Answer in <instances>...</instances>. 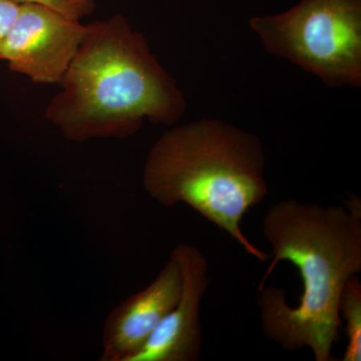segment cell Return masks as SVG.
I'll use <instances>...</instances> for the list:
<instances>
[{
  "label": "cell",
  "instance_id": "cell-8",
  "mask_svg": "<svg viewBox=\"0 0 361 361\" xmlns=\"http://www.w3.org/2000/svg\"><path fill=\"white\" fill-rule=\"evenodd\" d=\"M339 317L345 322L348 345L343 361L361 360V283L357 276L349 278L339 300Z\"/></svg>",
  "mask_w": 361,
  "mask_h": 361
},
{
  "label": "cell",
  "instance_id": "cell-4",
  "mask_svg": "<svg viewBox=\"0 0 361 361\" xmlns=\"http://www.w3.org/2000/svg\"><path fill=\"white\" fill-rule=\"evenodd\" d=\"M266 51L330 87H361V0H301L275 16H254Z\"/></svg>",
  "mask_w": 361,
  "mask_h": 361
},
{
  "label": "cell",
  "instance_id": "cell-2",
  "mask_svg": "<svg viewBox=\"0 0 361 361\" xmlns=\"http://www.w3.org/2000/svg\"><path fill=\"white\" fill-rule=\"evenodd\" d=\"M45 116L66 139H125L145 120L173 126L187 104L148 40L122 16L87 25Z\"/></svg>",
  "mask_w": 361,
  "mask_h": 361
},
{
  "label": "cell",
  "instance_id": "cell-5",
  "mask_svg": "<svg viewBox=\"0 0 361 361\" xmlns=\"http://www.w3.org/2000/svg\"><path fill=\"white\" fill-rule=\"evenodd\" d=\"M87 25L47 7L21 4L0 59L39 84H59L84 40Z\"/></svg>",
  "mask_w": 361,
  "mask_h": 361
},
{
  "label": "cell",
  "instance_id": "cell-1",
  "mask_svg": "<svg viewBox=\"0 0 361 361\" xmlns=\"http://www.w3.org/2000/svg\"><path fill=\"white\" fill-rule=\"evenodd\" d=\"M273 258L258 287L263 332L287 351L329 361L338 341L339 300L361 271V204H274L263 219Z\"/></svg>",
  "mask_w": 361,
  "mask_h": 361
},
{
  "label": "cell",
  "instance_id": "cell-10",
  "mask_svg": "<svg viewBox=\"0 0 361 361\" xmlns=\"http://www.w3.org/2000/svg\"><path fill=\"white\" fill-rule=\"evenodd\" d=\"M20 6L13 0H0V49L18 16Z\"/></svg>",
  "mask_w": 361,
  "mask_h": 361
},
{
  "label": "cell",
  "instance_id": "cell-6",
  "mask_svg": "<svg viewBox=\"0 0 361 361\" xmlns=\"http://www.w3.org/2000/svg\"><path fill=\"white\" fill-rule=\"evenodd\" d=\"M172 252L182 270L179 300L130 361H196L200 357V310L209 285L208 260L191 244H178Z\"/></svg>",
  "mask_w": 361,
  "mask_h": 361
},
{
  "label": "cell",
  "instance_id": "cell-3",
  "mask_svg": "<svg viewBox=\"0 0 361 361\" xmlns=\"http://www.w3.org/2000/svg\"><path fill=\"white\" fill-rule=\"evenodd\" d=\"M265 166L258 135L202 118L166 130L157 140L145 163L142 184L160 205L186 204L265 263L270 256L241 227L244 215L268 194Z\"/></svg>",
  "mask_w": 361,
  "mask_h": 361
},
{
  "label": "cell",
  "instance_id": "cell-7",
  "mask_svg": "<svg viewBox=\"0 0 361 361\" xmlns=\"http://www.w3.org/2000/svg\"><path fill=\"white\" fill-rule=\"evenodd\" d=\"M182 286L180 263L171 252L154 281L128 297L106 316L99 360L130 361L175 307Z\"/></svg>",
  "mask_w": 361,
  "mask_h": 361
},
{
  "label": "cell",
  "instance_id": "cell-9",
  "mask_svg": "<svg viewBox=\"0 0 361 361\" xmlns=\"http://www.w3.org/2000/svg\"><path fill=\"white\" fill-rule=\"evenodd\" d=\"M18 4H37L51 8L66 18L80 20L85 16L92 13L94 7V0H13Z\"/></svg>",
  "mask_w": 361,
  "mask_h": 361
}]
</instances>
